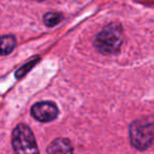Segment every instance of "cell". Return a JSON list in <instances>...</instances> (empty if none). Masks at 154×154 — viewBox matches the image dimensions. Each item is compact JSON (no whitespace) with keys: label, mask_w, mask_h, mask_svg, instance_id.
<instances>
[{"label":"cell","mask_w":154,"mask_h":154,"mask_svg":"<svg viewBox=\"0 0 154 154\" xmlns=\"http://www.w3.org/2000/svg\"><path fill=\"white\" fill-rule=\"evenodd\" d=\"M130 143L139 151L148 149L154 141V117H145L135 119L129 127Z\"/></svg>","instance_id":"obj_1"},{"label":"cell","mask_w":154,"mask_h":154,"mask_svg":"<svg viewBox=\"0 0 154 154\" xmlns=\"http://www.w3.org/2000/svg\"><path fill=\"white\" fill-rule=\"evenodd\" d=\"M122 45V28L118 23H109L96 35L94 47L103 55H115Z\"/></svg>","instance_id":"obj_2"},{"label":"cell","mask_w":154,"mask_h":154,"mask_svg":"<svg viewBox=\"0 0 154 154\" xmlns=\"http://www.w3.org/2000/svg\"><path fill=\"white\" fill-rule=\"evenodd\" d=\"M12 146L15 154H39L34 134L26 125L20 124L14 129Z\"/></svg>","instance_id":"obj_3"},{"label":"cell","mask_w":154,"mask_h":154,"mask_svg":"<svg viewBox=\"0 0 154 154\" xmlns=\"http://www.w3.org/2000/svg\"><path fill=\"white\" fill-rule=\"evenodd\" d=\"M32 116L41 122H49L58 116V108L52 101H40L35 103L31 109Z\"/></svg>","instance_id":"obj_4"},{"label":"cell","mask_w":154,"mask_h":154,"mask_svg":"<svg viewBox=\"0 0 154 154\" xmlns=\"http://www.w3.org/2000/svg\"><path fill=\"white\" fill-rule=\"evenodd\" d=\"M48 154H74V149L68 138H56L48 147Z\"/></svg>","instance_id":"obj_5"},{"label":"cell","mask_w":154,"mask_h":154,"mask_svg":"<svg viewBox=\"0 0 154 154\" xmlns=\"http://www.w3.org/2000/svg\"><path fill=\"white\" fill-rule=\"evenodd\" d=\"M16 47V38L13 35L0 36V56L10 54Z\"/></svg>","instance_id":"obj_6"},{"label":"cell","mask_w":154,"mask_h":154,"mask_svg":"<svg viewBox=\"0 0 154 154\" xmlns=\"http://www.w3.org/2000/svg\"><path fill=\"white\" fill-rule=\"evenodd\" d=\"M62 15L60 13H56V12H49V13L45 14L43 16V22L47 26L52 28V26H57L58 23H60V21L62 20Z\"/></svg>","instance_id":"obj_7"},{"label":"cell","mask_w":154,"mask_h":154,"mask_svg":"<svg viewBox=\"0 0 154 154\" xmlns=\"http://www.w3.org/2000/svg\"><path fill=\"white\" fill-rule=\"evenodd\" d=\"M38 59L39 58L37 57V58H35V59H33L32 61H30V62H28V63L26 64V66H21V68L19 69V70L16 72V76L18 77V78H21L23 75H26V73L29 72V71L31 70V69L33 68V66H35V64L38 62Z\"/></svg>","instance_id":"obj_8"},{"label":"cell","mask_w":154,"mask_h":154,"mask_svg":"<svg viewBox=\"0 0 154 154\" xmlns=\"http://www.w3.org/2000/svg\"><path fill=\"white\" fill-rule=\"evenodd\" d=\"M34 1H38V2H41V1H43V0H34Z\"/></svg>","instance_id":"obj_9"}]
</instances>
